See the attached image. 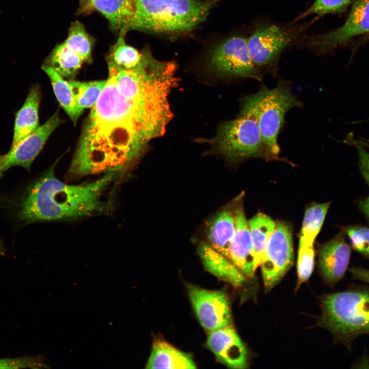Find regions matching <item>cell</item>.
<instances>
[{
  "mask_svg": "<svg viewBox=\"0 0 369 369\" xmlns=\"http://www.w3.org/2000/svg\"><path fill=\"white\" fill-rule=\"evenodd\" d=\"M107 61L108 78L83 127L71 176L130 168L173 117L168 97L179 81L174 63L159 61L147 50L134 69Z\"/></svg>",
  "mask_w": 369,
  "mask_h": 369,
  "instance_id": "obj_1",
  "label": "cell"
},
{
  "mask_svg": "<svg viewBox=\"0 0 369 369\" xmlns=\"http://www.w3.org/2000/svg\"><path fill=\"white\" fill-rule=\"evenodd\" d=\"M53 166L35 181L23 197L17 211L20 221L73 219L103 211L101 195L115 173H108L86 184L71 185L57 179Z\"/></svg>",
  "mask_w": 369,
  "mask_h": 369,
  "instance_id": "obj_2",
  "label": "cell"
},
{
  "mask_svg": "<svg viewBox=\"0 0 369 369\" xmlns=\"http://www.w3.org/2000/svg\"><path fill=\"white\" fill-rule=\"evenodd\" d=\"M219 0H132V15L125 34L132 30L154 33L189 32L205 20Z\"/></svg>",
  "mask_w": 369,
  "mask_h": 369,
  "instance_id": "obj_3",
  "label": "cell"
},
{
  "mask_svg": "<svg viewBox=\"0 0 369 369\" xmlns=\"http://www.w3.org/2000/svg\"><path fill=\"white\" fill-rule=\"evenodd\" d=\"M321 314L316 325L332 333L348 351L359 336H369V289H353L320 297Z\"/></svg>",
  "mask_w": 369,
  "mask_h": 369,
  "instance_id": "obj_4",
  "label": "cell"
},
{
  "mask_svg": "<svg viewBox=\"0 0 369 369\" xmlns=\"http://www.w3.org/2000/svg\"><path fill=\"white\" fill-rule=\"evenodd\" d=\"M303 106L292 92L290 83L281 79L274 88L263 86L257 93L243 97L239 115H250L255 119L269 152L275 158L280 152L277 139L285 114L291 109Z\"/></svg>",
  "mask_w": 369,
  "mask_h": 369,
  "instance_id": "obj_5",
  "label": "cell"
},
{
  "mask_svg": "<svg viewBox=\"0 0 369 369\" xmlns=\"http://www.w3.org/2000/svg\"><path fill=\"white\" fill-rule=\"evenodd\" d=\"M214 150L228 160L238 162L253 157L272 159L255 119L248 115L222 123L208 140Z\"/></svg>",
  "mask_w": 369,
  "mask_h": 369,
  "instance_id": "obj_6",
  "label": "cell"
},
{
  "mask_svg": "<svg viewBox=\"0 0 369 369\" xmlns=\"http://www.w3.org/2000/svg\"><path fill=\"white\" fill-rule=\"evenodd\" d=\"M307 26L271 24L256 26L247 38L250 54L256 67L262 73L276 75L281 53L298 40Z\"/></svg>",
  "mask_w": 369,
  "mask_h": 369,
  "instance_id": "obj_7",
  "label": "cell"
},
{
  "mask_svg": "<svg viewBox=\"0 0 369 369\" xmlns=\"http://www.w3.org/2000/svg\"><path fill=\"white\" fill-rule=\"evenodd\" d=\"M209 65L212 71L224 77L250 78L260 82L263 78V73L251 58L247 38L242 36H232L220 43L211 53Z\"/></svg>",
  "mask_w": 369,
  "mask_h": 369,
  "instance_id": "obj_8",
  "label": "cell"
},
{
  "mask_svg": "<svg viewBox=\"0 0 369 369\" xmlns=\"http://www.w3.org/2000/svg\"><path fill=\"white\" fill-rule=\"evenodd\" d=\"M293 262L291 229L285 223H276L260 264L266 292L278 283L290 269Z\"/></svg>",
  "mask_w": 369,
  "mask_h": 369,
  "instance_id": "obj_9",
  "label": "cell"
},
{
  "mask_svg": "<svg viewBox=\"0 0 369 369\" xmlns=\"http://www.w3.org/2000/svg\"><path fill=\"white\" fill-rule=\"evenodd\" d=\"M192 307L202 326L209 333L232 325L230 303L221 290H209L187 284Z\"/></svg>",
  "mask_w": 369,
  "mask_h": 369,
  "instance_id": "obj_10",
  "label": "cell"
},
{
  "mask_svg": "<svg viewBox=\"0 0 369 369\" xmlns=\"http://www.w3.org/2000/svg\"><path fill=\"white\" fill-rule=\"evenodd\" d=\"M366 33H369V0H356L341 26L331 32L310 37L307 44L317 53H324Z\"/></svg>",
  "mask_w": 369,
  "mask_h": 369,
  "instance_id": "obj_11",
  "label": "cell"
},
{
  "mask_svg": "<svg viewBox=\"0 0 369 369\" xmlns=\"http://www.w3.org/2000/svg\"><path fill=\"white\" fill-rule=\"evenodd\" d=\"M64 122L59 116L58 111H56L34 131L12 145L9 152L0 157V176L4 171L14 166L29 170L49 137Z\"/></svg>",
  "mask_w": 369,
  "mask_h": 369,
  "instance_id": "obj_12",
  "label": "cell"
},
{
  "mask_svg": "<svg viewBox=\"0 0 369 369\" xmlns=\"http://www.w3.org/2000/svg\"><path fill=\"white\" fill-rule=\"evenodd\" d=\"M207 345L221 363L231 368H245L248 352L232 325L209 332Z\"/></svg>",
  "mask_w": 369,
  "mask_h": 369,
  "instance_id": "obj_13",
  "label": "cell"
},
{
  "mask_svg": "<svg viewBox=\"0 0 369 369\" xmlns=\"http://www.w3.org/2000/svg\"><path fill=\"white\" fill-rule=\"evenodd\" d=\"M351 248L340 233L320 248L318 266L324 281L333 286L345 276L348 267Z\"/></svg>",
  "mask_w": 369,
  "mask_h": 369,
  "instance_id": "obj_14",
  "label": "cell"
},
{
  "mask_svg": "<svg viewBox=\"0 0 369 369\" xmlns=\"http://www.w3.org/2000/svg\"><path fill=\"white\" fill-rule=\"evenodd\" d=\"M234 213L236 229L228 248L227 258L245 278L251 277L256 269L248 221L241 206L234 210Z\"/></svg>",
  "mask_w": 369,
  "mask_h": 369,
  "instance_id": "obj_15",
  "label": "cell"
},
{
  "mask_svg": "<svg viewBox=\"0 0 369 369\" xmlns=\"http://www.w3.org/2000/svg\"><path fill=\"white\" fill-rule=\"evenodd\" d=\"M97 11L109 21L113 30L124 36L125 30L132 15L131 0H79L78 12L89 14Z\"/></svg>",
  "mask_w": 369,
  "mask_h": 369,
  "instance_id": "obj_16",
  "label": "cell"
},
{
  "mask_svg": "<svg viewBox=\"0 0 369 369\" xmlns=\"http://www.w3.org/2000/svg\"><path fill=\"white\" fill-rule=\"evenodd\" d=\"M198 253L205 269L218 278L238 286L245 277L225 256L213 248L207 242H201Z\"/></svg>",
  "mask_w": 369,
  "mask_h": 369,
  "instance_id": "obj_17",
  "label": "cell"
},
{
  "mask_svg": "<svg viewBox=\"0 0 369 369\" xmlns=\"http://www.w3.org/2000/svg\"><path fill=\"white\" fill-rule=\"evenodd\" d=\"M146 368H195L192 356L182 352L165 340L157 339L153 343Z\"/></svg>",
  "mask_w": 369,
  "mask_h": 369,
  "instance_id": "obj_18",
  "label": "cell"
},
{
  "mask_svg": "<svg viewBox=\"0 0 369 369\" xmlns=\"http://www.w3.org/2000/svg\"><path fill=\"white\" fill-rule=\"evenodd\" d=\"M41 91L38 84L32 86L27 97L15 115L12 145L34 131L38 127Z\"/></svg>",
  "mask_w": 369,
  "mask_h": 369,
  "instance_id": "obj_19",
  "label": "cell"
},
{
  "mask_svg": "<svg viewBox=\"0 0 369 369\" xmlns=\"http://www.w3.org/2000/svg\"><path fill=\"white\" fill-rule=\"evenodd\" d=\"M235 229L234 211L224 209L216 215L208 224L207 242L227 258L228 248Z\"/></svg>",
  "mask_w": 369,
  "mask_h": 369,
  "instance_id": "obj_20",
  "label": "cell"
},
{
  "mask_svg": "<svg viewBox=\"0 0 369 369\" xmlns=\"http://www.w3.org/2000/svg\"><path fill=\"white\" fill-rule=\"evenodd\" d=\"M42 69L49 77L58 102L73 123L76 125L83 110L77 105L68 81L65 80L64 77L49 66L44 65Z\"/></svg>",
  "mask_w": 369,
  "mask_h": 369,
  "instance_id": "obj_21",
  "label": "cell"
},
{
  "mask_svg": "<svg viewBox=\"0 0 369 369\" xmlns=\"http://www.w3.org/2000/svg\"><path fill=\"white\" fill-rule=\"evenodd\" d=\"M253 245L255 268L260 265L276 223L264 214H257L248 221Z\"/></svg>",
  "mask_w": 369,
  "mask_h": 369,
  "instance_id": "obj_22",
  "label": "cell"
},
{
  "mask_svg": "<svg viewBox=\"0 0 369 369\" xmlns=\"http://www.w3.org/2000/svg\"><path fill=\"white\" fill-rule=\"evenodd\" d=\"M85 62L63 42L53 49L45 65L52 67L64 77H72Z\"/></svg>",
  "mask_w": 369,
  "mask_h": 369,
  "instance_id": "obj_23",
  "label": "cell"
},
{
  "mask_svg": "<svg viewBox=\"0 0 369 369\" xmlns=\"http://www.w3.org/2000/svg\"><path fill=\"white\" fill-rule=\"evenodd\" d=\"M330 202L314 204L306 209L301 228L299 248L313 246L319 233Z\"/></svg>",
  "mask_w": 369,
  "mask_h": 369,
  "instance_id": "obj_24",
  "label": "cell"
},
{
  "mask_svg": "<svg viewBox=\"0 0 369 369\" xmlns=\"http://www.w3.org/2000/svg\"><path fill=\"white\" fill-rule=\"evenodd\" d=\"M145 51L140 52L136 48L127 45L124 36L120 35L111 47L107 61L124 69H132L138 67L142 62Z\"/></svg>",
  "mask_w": 369,
  "mask_h": 369,
  "instance_id": "obj_25",
  "label": "cell"
},
{
  "mask_svg": "<svg viewBox=\"0 0 369 369\" xmlns=\"http://www.w3.org/2000/svg\"><path fill=\"white\" fill-rule=\"evenodd\" d=\"M64 43L79 55L85 62H92L94 40L87 33L81 23L78 20L72 23L68 37Z\"/></svg>",
  "mask_w": 369,
  "mask_h": 369,
  "instance_id": "obj_26",
  "label": "cell"
},
{
  "mask_svg": "<svg viewBox=\"0 0 369 369\" xmlns=\"http://www.w3.org/2000/svg\"><path fill=\"white\" fill-rule=\"evenodd\" d=\"M78 107L83 111L92 108L96 103L106 85V80L82 82L68 81Z\"/></svg>",
  "mask_w": 369,
  "mask_h": 369,
  "instance_id": "obj_27",
  "label": "cell"
},
{
  "mask_svg": "<svg viewBox=\"0 0 369 369\" xmlns=\"http://www.w3.org/2000/svg\"><path fill=\"white\" fill-rule=\"evenodd\" d=\"M353 0H315L313 4L297 17L296 20L311 15H323L344 10Z\"/></svg>",
  "mask_w": 369,
  "mask_h": 369,
  "instance_id": "obj_28",
  "label": "cell"
},
{
  "mask_svg": "<svg viewBox=\"0 0 369 369\" xmlns=\"http://www.w3.org/2000/svg\"><path fill=\"white\" fill-rule=\"evenodd\" d=\"M314 258L313 245L299 248L297 264L298 286L306 281L311 276L314 266Z\"/></svg>",
  "mask_w": 369,
  "mask_h": 369,
  "instance_id": "obj_29",
  "label": "cell"
},
{
  "mask_svg": "<svg viewBox=\"0 0 369 369\" xmlns=\"http://www.w3.org/2000/svg\"><path fill=\"white\" fill-rule=\"evenodd\" d=\"M345 232L353 249L369 259V228L352 225L347 227Z\"/></svg>",
  "mask_w": 369,
  "mask_h": 369,
  "instance_id": "obj_30",
  "label": "cell"
},
{
  "mask_svg": "<svg viewBox=\"0 0 369 369\" xmlns=\"http://www.w3.org/2000/svg\"><path fill=\"white\" fill-rule=\"evenodd\" d=\"M356 147L358 150L360 172L369 189V144H357ZM359 207L369 221V193L367 197L360 202Z\"/></svg>",
  "mask_w": 369,
  "mask_h": 369,
  "instance_id": "obj_31",
  "label": "cell"
},
{
  "mask_svg": "<svg viewBox=\"0 0 369 369\" xmlns=\"http://www.w3.org/2000/svg\"><path fill=\"white\" fill-rule=\"evenodd\" d=\"M44 364L38 358L20 357L0 358V369L42 367Z\"/></svg>",
  "mask_w": 369,
  "mask_h": 369,
  "instance_id": "obj_32",
  "label": "cell"
},
{
  "mask_svg": "<svg viewBox=\"0 0 369 369\" xmlns=\"http://www.w3.org/2000/svg\"><path fill=\"white\" fill-rule=\"evenodd\" d=\"M353 279L369 284V270L361 267H353L349 269Z\"/></svg>",
  "mask_w": 369,
  "mask_h": 369,
  "instance_id": "obj_33",
  "label": "cell"
},
{
  "mask_svg": "<svg viewBox=\"0 0 369 369\" xmlns=\"http://www.w3.org/2000/svg\"><path fill=\"white\" fill-rule=\"evenodd\" d=\"M3 251V247L2 245V244L1 242L0 241V254L2 253Z\"/></svg>",
  "mask_w": 369,
  "mask_h": 369,
  "instance_id": "obj_34",
  "label": "cell"
},
{
  "mask_svg": "<svg viewBox=\"0 0 369 369\" xmlns=\"http://www.w3.org/2000/svg\"><path fill=\"white\" fill-rule=\"evenodd\" d=\"M0 157H1V156H0Z\"/></svg>",
  "mask_w": 369,
  "mask_h": 369,
  "instance_id": "obj_35",
  "label": "cell"
}]
</instances>
